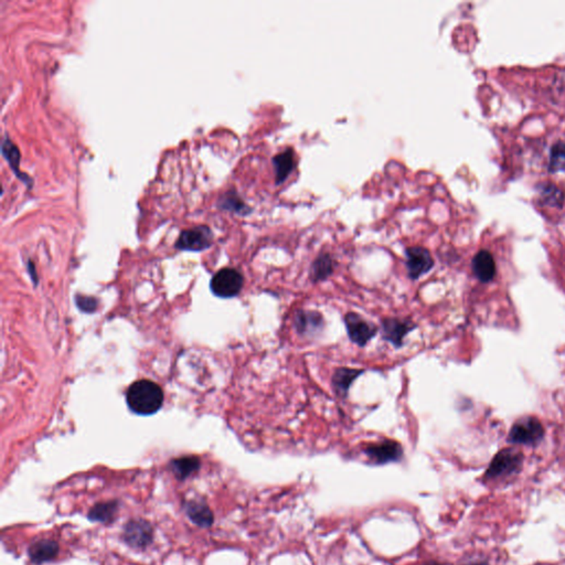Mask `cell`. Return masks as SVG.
Wrapping results in <instances>:
<instances>
[{"label":"cell","instance_id":"1","mask_svg":"<svg viewBox=\"0 0 565 565\" xmlns=\"http://www.w3.org/2000/svg\"><path fill=\"white\" fill-rule=\"evenodd\" d=\"M163 389L150 380H139L127 390L126 402L132 412L138 415L157 413L163 404Z\"/></svg>","mask_w":565,"mask_h":565},{"label":"cell","instance_id":"2","mask_svg":"<svg viewBox=\"0 0 565 565\" xmlns=\"http://www.w3.org/2000/svg\"><path fill=\"white\" fill-rule=\"evenodd\" d=\"M523 455L512 448L503 450L494 457L485 474L487 481L506 478L516 475L522 467Z\"/></svg>","mask_w":565,"mask_h":565},{"label":"cell","instance_id":"3","mask_svg":"<svg viewBox=\"0 0 565 565\" xmlns=\"http://www.w3.org/2000/svg\"><path fill=\"white\" fill-rule=\"evenodd\" d=\"M243 287V276L234 268L219 270L211 281V290L221 299H232L239 295Z\"/></svg>","mask_w":565,"mask_h":565},{"label":"cell","instance_id":"4","mask_svg":"<svg viewBox=\"0 0 565 565\" xmlns=\"http://www.w3.org/2000/svg\"><path fill=\"white\" fill-rule=\"evenodd\" d=\"M544 435V428L540 421L534 417L518 421L509 433V441L514 444L534 445L539 443Z\"/></svg>","mask_w":565,"mask_h":565},{"label":"cell","instance_id":"5","mask_svg":"<svg viewBox=\"0 0 565 565\" xmlns=\"http://www.w3.org/2000/svg\"><path fill=\"white\" fill-rule=\"evenodd\" d=\"M347 332L352 343L357 346L365 347L374 336L377 335L378 328L373 323L363 319L359 314L348 312L345 317Z\"/></svg>","mask_w":565,"mask_h":565},{"label":"cell","instance_id":"6","mask_svg":"<svg viewBox=\"0 0 565 565\" xmlns=\"http://www.w3.org/2000/svg\"><path fill=\"white\" fill-rule=\"evenodd\" d=\"M406 268L411 279H417L428 273L434 266V260L430 251L422 246H412L405 250Z\"/></svg>","mask_w":565,"mask_h":565},{"label":"cell","instance_id":"7","mask_svg":"<svg viewBox=\"0 0 565 565\" xmlns=\"http://www.w3.org/2000/svg\"><path fill=\"white\" fill-rule=\"evenodd\" d=\"M211 244V230L208 227L200 225V227L183 231L176 243V248L179 250L199 252V251L210 248Z\"/></svg>","mask_w":565,"mask_h":565},{"label":"cell","instance_id":"8","mask_svg":"<svg viewBox=\"0 0 565 565\" xmlns=\"http://www.w3.org/2000/svg\"><path fill=\"white\" fill-rule=\"evenodd\" d=\"M365 454L376 465H384L401 461L403 448L395 441H383L377 444L368 445Z\"/></svg>","mask_w":565,"mask_h":565},{"label":"cell","instance_id":"9","mask_svg":"<svg viewBox=\"0 0 565 565\" xmlns=\"http://www.w3.org/2000/svg\"><path fill=\"white\" fill-rule=\"evenodd\" d=\"M123 539L132 548H146L152 541V526L145 520L128 521L124 527Z\"/></svg>","mask_w":565,"mask_h":565},{"label":"cell","instance_id":"10","mask_svg":"<svg viewBox=\"0 0 565 565\" xmlns=\"http://www.w3.org/2000/svg\"><path fill=\"white\" fill-rule=\"evenodd\" d=\"M415 327L411 321H401L397 318H387L382 321L383 339L392 343L395 348H400L403 346L405 336Z\"/></svg>","mask_w":565,"mask_h":565},{"label":"cell","instance_id":"11","mask_svg":"<svg viewBox=\"0 0 565 565\" xmlns=\"http://www.w3.org/2000/svg\"><path fill=\"white\" fill-rule=\"evenodd\" d=\"M295 327L299 335L312 337L323 330V316L317 312L301 310L296 314Z\"/></svg>","mask_w":565,"mask_h":565},{"label":"cell","instance_id":"12","mask_svg":"<svg viewBox=\"0 0 565 565\" xmlns=\"http://www.w3.org/2000/svg\"><path fill=\"white\" fill-rule=\"evenodd\" d=\"M538 199L541 205L549 208H563L565 201L562 189L550 181H544L537 185Z\"/></svg>","mask_w":565,"mask_h":565},{"label":"cell","instance_id":"13","mask_svg":"<svg viewBox=\"0 0 565 565\" xmlns=\"http://www.w3.org/2000/svg\"><path fill=\"white\" fill-rule=\"evenodd\" d=\"M59 553V544L50 539H43L32 543L28 550L29 557L32 562L40 565L50 562Z\"/></svg>","mask_w":565,"mask_h":565},{"label":"cell","instance_id":"14","mask_svg":"<svg viewBox=\"0 0 565 565\" xmlns=\"http://www.w3.org/2000/svg\"><path fill=\"white\" fill-rule=\"evenodd\" d=\"M472 272L481 281H489L496 274L495 260L492 253L486 250L479 251L472 259Z\"/></svg>","mask_w":565,"mask_h":565},{"label":"cell","instance_id":"15","mask_svg":"<svg viewBox=\"0 0 565 565\" xmlns=\"http://www.w3.org/2000/svg\"><path fill=\"white\" fill-rule=\"evenodd\" d=\"M295 152L292 148L285 150L274 156L273 166L275 172V181L277 185L284 183L288 176L295 168Z\"/></svg>","mask_w":565,"mask_h":565},{"label":"cell","instance_id":"16","mask_svg":"<svg viewBox=\"0 0 565 565\" xmlns=\"http://www.w3.org/2000/svg\"><path fill=\"white\" fill-rule=\"evenodd\" d=\"M186 514L192 522L201 528H209L214 523V514L205 503L189 501L186 503Z\"/></svg>","mask_w":565,"mask_h":565},{"label":"cell","instance_id":"17","mask_svg":"<svg viewBox=\"0 0 565 565\" xmlns=\"http://www.w3.org/2000/svg\"><path fill=\"white\" fill-rule=\"evenodd\" d=\"M363 370L351 368H339L332 377V387L335 389L338 395L345 397L348 394L349 389L351 387L354 380L357 379Z\"/></svg>","mask_w":565,"mask_h":565},{"label":"cell","instance_id":"18","mask_svg":"<svg viewBox=\"0 0 565 565\" xmlns=\"http://www.w3.org/2000/svg\"><path fill=\"white\" fill-rule=\"evenodd\" d=\"M199 468L200 459L197 456H186L172 461V472L181 481L188 478L189 476L197 472Z\"/></svg>","mask_w":565,"mask_h":565},{"label":"cell","instance_id":"19","mask_svg":"<svg viewBox=\"0 0 565 565\" xmlns=\"http://www.w3.org/2000/svg\"><path fill=\"white\" fill-rule=\"evenodd\" d=\"M334 268H335V263L332 256L327 253L321 254L312 265L310 276H312V281L317 283V281L328 279L334 272Z\"/></svg>","mask_w":565,"mask_h":565},{"label":"cell","instance_id":"20","mask_svg":"<svg viewBox=\"0 0 565 565\" xmlns=\"http://www.w3.org/2000/svg\"><path fill=\"white\" fill-rule=\"evenodd\" d=\"M117 511V501H107V503H96L95 506L89 512V518H90L92 521L110 523L115 519Z\"/></svg>","mask_w":565,"mask_h":565},{"label":"cell","instance_id":"21","mask_svg":"<svg viewBox=\"0 0 565 565\" xmlns=\"http://www.w3.org/2000/svg\"><path fill=\"white\" fill-rule=\"evenodd\" d=\"M549 172L557 174L565 172V143L557 141L552 145L549 154Z\"/></svg>","mask_w":565,"mask_h":565},{"label":"cell","instance_id":"22","mask_svg":"<svg viewBox=\"0 0 565 565\" xmlns=\"http://www.w3.org/2000/svg\"><path fill=\"white\" fill-rule=\"evenodd\" d=\"M221 207L231 211L239 212V214L248 210L242 200L240 199L239 196L234 192H227L224 194V197L221 200Z\"/></svg>","mask_w":565,"mask_h":565},{"label":"cell","instance_id":"23","mask_svg":"<svg viewBox=\"0 0 565 565\" xmlns=\"http://www.w3.org/2000/svg\"><path fill=\"white\" fill-rule=\"evenodd\" d=\"M3 155L7 158V161L10 163V166L14 172H17V169L19 170L20 152L17 147L12 143V141L6 139L3 141Z\"/></svg>","mask_w":565,"mask_h":565},{"label":"cell","instance_id":"24","mask_svg":"<svg viewBox=\"0 0 565 565\" xmlns=\"http://www.w3.org/2000/svg\"><path fill=\"white\" fill-rule=\"evenodd\" d=\"M76 304L83 312H93L97 307V301L93 297H84V296H78L76 297Z\"/></svg>","mask_w":565,"mask_h":565},{"label":"cell","instance_id":"25","mask_svg":"<svg viewBox=\"0 0 565 565\" xmlns=\"http://www.w3.org/2000/svg\"><path fill=\"white\" fill-rule=\"evenodd\" d=\"M463 565H489L486 561H472V562L465 563Z\"/></svg>","mask_w":565,"mask_h":565}]
</instances>
